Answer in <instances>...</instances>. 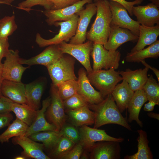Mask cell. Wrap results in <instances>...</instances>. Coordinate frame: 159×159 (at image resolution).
Instances as JSON below:
<instances>
[{
    "instance_id": "4316f807",
    "label": "cell",
    "mask_w": 159,
    "mask_h": 159,
    "mask_svg": "<svg viewBox=\"0 0 159 159\" xmlns=\"http://www.w3.org/2000/svg\"><path fill=\"white\" fill-rule=\"evenodd\" d=\"M44 83L39 80L25 85L28 104L35 110H39L44 89Z\"/></svg>"
},
{
    "instance_id": "30bf717a",
    "label": "cell",
    "mask_w": 159,
    "mask_h": 159,
    "mask_svg": "<svg viewBox=\"0 0 159 159\" xmlns=\"http://www.w3.org/2000/svg\"><path fill=\"white\" fill-rule=\"evenodd\" d=\"M2 64L4 80L21 82L22 74L29 67H24L20 62L19 51L9 49Z\"/></svg>"
},
{
    "instance_id": "11a10c76",
    "label": "cell",
    "mask_w": 159,
    "mask_h": 159,
    "mask_svg": "<svg viewBox=\"0 0 159 159\" xmlns=\"http://www.w3.org/2000/svg\"><path fill=\"white\" fill-rule=\"evenodd\" d=\"M3 0H0V4H3Z\"/></svg>"
},
{
    "instance_id": "9c48e42d",
    "label": "cell",
    "mask_w": 159,
    "mask_h": 159,
    "mask_svg": "<svg viewBox=\"0 0 159 159\" xmlns=\"http://www.w3.org/2000/svg\"><path fill=\"white\" fill-rule=\"evenodd\" d=\"M109 1L112 13L110 25L127 29L138 36L140 24L138 22L131 18L127 9L122 5L113 1Z\"/></svg>"
},
{
    "instance_id": "ee69618b",
    "label": "cell",
    "mask_w": 159,
    "mask_h": 159,
    "mask_svg": "<svg viewBox=\"0 0 159 159\" xmlns=\"http://www.w3.org/2000/svg\"><path fill=\"white\" fill-rule=\"evenodd\" d=\"M9 46L8 38H0V62H1L2 58L5 57L8 53Z\"/></svg>"
},
{
    "instance_id": "836d02e7",
    "label": "cell",
    "mask_w": 159,
    "mask_h": 159,
    "mask_svg": "<svg viewBox=\"0 0 159 159\" xmlns=\"http://www.w3.org/2000/svg\"><path fill=\"white\" fill-rule=\"evenodd\" d=\"M56 86L63 101L77 93L79 83L77 80H70L60 83Z\"/></svg>"
},
{
    "instance_id": "ab89813d",
    "label": "cell",
    "mask_w": 159,
    "mask_h": 159,
    "mask_svg": "<svg viewBox=\"0 0 159 159\" xmlns=\"http://www.w3.org/2000/svg\"><path fill=\"white\" fill-rule=\"evenodd\" d=\"M83 146L80 142L77 144L67 153L60 158L64 159H78L80 158L83 150Z\"/></svg>"
},
{
    "instance_id": "8d00e7d4",
    "label": "cell",
    "mask_w": 159,
    "mask_h": 159,
    "mask_svg": "<svg viewBox=\"0 0 159 159\" xmlns=\"http://www.w3.org/2000/svg\"><path fill=\"white\" fill-rule=\"evenodd\" d=\"M37 5L43 6L46 10L51 9L53 6L47 0H26L19 3L16 8L29 13L32 7Z\"/></svg>"
},
{
    "instance_id": "277c9868",
    "label": "cell",
    "mask_w": 159,
    "mask_h": 159,
    "mask_svg": "<svg viewBox=\"0 0 159 159\" xmlns=\"http://www.w3.org/2000/svg\"><path fill=\"white\" fill-rule=\"evenodd\" d=\"M78 17L76 14L67 21L55 22L53 25L60 26L59 33L49 39L43 38L40 34L37 33L36 36V43L39 47H43L51 45L59 44L63 42L69 41L76 34Z\"/></svg>"
},
{
    "instance_id": "d6a6232c",
    "label": "cell",
    "mask_w": 159,
    "mask_h": 159,
    "mask_svg": "<svg viewBox=\"0 0 159 159\" xmlns=\"http://www.w3.org/2000/svg\"><path fill=\"white\" fill-rule=\"evenodd\" d=\"M148 100L153 101L159 105V84L151 74L142 89Z\"/></svg>"
},
{
    "instance_id": "ba28073f",
    "label": "cell",
    "mask_w": 159,
    "mask_h": 159,
    "mask_svg": "<svg viewBox=\"0 0 159 159\" xmlns=\"http://www.w3.org/2000/svg\"><path fill=\"white\" fill-rule=\"evenodd\" d=\"M60 49L63 54H67L77 59L84 66L88 74L92 72L90 56L93 42L88 40L81 44H73L63 42L59 44Z\"/></svg>"
},
{
    "instance_id": "2e32d148",
    "label": "cell",
    "mask_w": 159,
    "mask_h": 159,
    "mask_svg": "<svg viewBox=\"0 0 159 159\" xmlns=\"http://www.w3.org/2000/svg\"><path fill=\"white\" fill-rule=\"evenodd\" d=\"M64 54L59 48V44L49 45L38 55L28 59L20 58L21 64L29 66L41 65L47 67L54 63Z\"/></svg>"
},
{
    "instance_id": "3957f363",
    "label": "cell",
    "mask_w": 159,
    "mask_h": 159,
    "mask_svg": "<svg viewBox=\"0 0 159 159\" xmlns=\"http://www.w3.org/2000/svg\"><path fill=\"white\" fill-rule=\"evenodd\" d=\"M87 77L91 84L99 91L104 98L111 94L116 86L123 80L119 72L113 68L93 71L88 74Z\"/></svg>"
},
{
    "instance_id": "b9f144b4",
    "label": "cell",
    "mask_w": 159,
    "mask_h": 159,
    "mask_svg": "<svg viewBox=\"0 0 159 159\" xmlns=\"http://www.w3.org/2000/svg\"><path fill=\"white\" fill-rule=\"evenodd\" d=\"M53 6L51 9L56 10L61 9L70 6L80 0H47Z\"/></svg>"
},
{
    "instance_id": "ffe728a7",
    "label": "cell",
    "mask_w": 159,
    "mask_h": 159,
    "mask_svg": "<svg viewBox=\"0 0 159 159\" xmlns=\"http://www.w3.org/2000/svg\"><path fill=\"white\" fill-rule=\"evenodd\" d=\"M50 96L42 101V108L37 110L36 118L32 125L29 126L24 135L29 137L34 133L45 131H57L56 126L53 124L47 122L45 117V113L50 104Z\"/></svg>"
},
{
    "instance_id": "d6986e66",
    "label": "cell",
    "mask_w": 159,
    "mask_h": 159,
    "mask_svg": "<svg viewBox=\"0 0 159 159\" xmlns=\"http://www.w3.org/2000/svg\"><path fill=\"white\" fill-rule=\"evenodd\" d=\"M1 90L3 96L14 102L28 105L26 95L25 85L21 81L4 79Z\"/></svg>"
},
{
    "instance_id": "bcb514c9",
    "label": "cell",
    "mask_w": 159,
    "mask_h": 159,
    "mask_svg": "<svg viewBox=\"0 0 159 159\" xmlns=\"http://www.w3.org/2000/svg\"><path fill=\"white\" fill-rule=\"evenodd\" d=\"M140 62L144 65L145 67H147L149 69H151L155 75L158 81L159 82V71L158 70L155 68L152 67L150 65L146 62L144 60H142L140 61Z\"/></svg>"
},
{
    "instance_id": "603a6c76",
    "label": "cell",
    "mask_w": 159,
    "mask_h": 159,
    "mask_svg": "<svg viewBox=\"0 0 159 159\" xmlns=\"http://www.w3.org/2000/svg\"><path fill=\"white\" fill-rule=\"evenodd\" d=\"M134 93L127 82L124 79L122 82L115 87L111 94L121 113L127 109Z\"/></svg>"
},
{
    "instance_id": "f1b7e54d",
    "label": "cell",
    "mask_w": 159,
    "mask_h": 159,
    "mask_svg": "<svg viewBox=\"0 0 159 159\" xmlns=\"http://www.w3.org/2000/svg\"><path fill=\"white\" fill-rule=\"evenodd\" d=\"M139 136L137 139L138 150L133 155L125 156V159H152L153 155L148 145L147 133L140 129L137 130Z\"/></svg>"
},
{
    "instance_id": "60d3db41",
    "label": "cell",
    "mask_w": 159,
    "mask_h": 159,
    "mask_svg": "<svg viewBox=\"0 0 159 159\" xmlns=\"http://www.w3.org/2000/svg\"><path fill=\"white\" fill-rule=\"evenodd\" d=\"M95 2L100 0H93ZM112 1L119 3L124 6L130 16L133 15L132 8L134 5L140 4L143 0H135L132 1H127L125 0H105Z\"/></svg>"
},
{
    "instance_id": "7a4b0ae2",
    "label": "cell",
    "mask_w": 159,
    "mask_h": 159,
    "mask_svg": "<svg viewBox=\"0 0 159 159\" xmlns=\"http://www.w3.org/2000/svg\"><path fill=\"white\" fill-rule=\"evenodd\" d=\"M97 7L96 16L86 38L93 43L104 45L107 42L110 28L112 13L108 1L100 0L95 2Z\"/></svg>"
},
{
    "instance_id": "c3c4849f",
    "label": "cell",
    "mask_w": 159,
    "mask_h": 159,
    "mask_svg": "<svg viewBox=\"0 0 159 159\" xmlns=\"http://www.w3.org/2000/svg\"><path fill=\"white\" fill-rule=\"evenodd\" d=\"M2 64L1 62H0V97L3 96L1 90L2 82L4 80L2 76Z\"/></svg>"
},
{
    "instance_id": "d590c367",
    "label": "cell",
    "mask_w": 159,
    "mask_h": 159,
    "mask_svg": "<svg viewBox=\"0 0 159 159\" xmlns=\"http://www.w3.org/2000/svg\"><path fill=\"white\" fill-rule=\"evenodd\" d=\"M17 28L14 15L4 16L0 19V38H8Z\"/></svg>"
},
{
    "instance_id": "5b68a950",
    "label": "cell",
    "mask_w": 159,
    "mask_h": 159,
    "mask_svg": "<svg viewBox=\"0 0 159 159\" xmlns=\"http://www.w3.org/2000/svg\"><path fill=\"white\" fill-rule=\"evenodd\" d=\"M75 61L70 56L64 54L60 58L47 68L52 81L57 85L60 83L70 80H77L74 72Z\"/></svg>"
},
{
    "instance_id": "74e56055",
    "label": "cell",
    "mask_w": 159,
    "mask_h": 159,
    "mask_svg": "<svg viewBox=\"0 0 159 159\" xmlns=\"http://www.w3.org/2000/svg\"><path fill=\"white\" fill-rule=\"evenodd\" d=\"M63 101L64 108L68 110L77 109L89 105L86 100L77 93Z\"/></svg>"
},
{
    "instance_id": "9a60e30c",
    "label": "cell",
    "mask_w": 159,
    "mask_h": 159,
    "mask_svg": "<svg viewBox=\"0 0 159 159\" xmlns=\"http://www.w3.org/2000/svg\"><path fill=\"white\" fill-rule=\"evenodd\" d=\"M78 74L79 87L77 93L89 104H97L101 102L104 98L100 92L95 90L92 86L87 77V72L84 68H81Z\"/></svg>"
},
{
    "instance_id": "8992f818",
    "label": "cell",
    "mask_w": 159,
    "mask_h": 159,
    "mask_svg": "<svg viewBox=\"0 0 159 159\" xmlns=\"http://www.w3.org/2000/svg\"><path fill=\"white\" fill-rule=\"evenodd\" d=\"M90 55L93 61V71L111 68L115 70L119 67L121 54L117 50H107L102 44L93 43Z\"/></svg>"
},
{
    "instance_id": "8fae6325",
    "label": "cell",
    "mask_w": 159,
    "mask_h": 159,
    "mask_svg": "<svg viewBox=\"0 0 159 159\" xmlns=\"http://www.w3.org/2000/svg\"><path fill=\"white\" fill-rule=\"evenodd\" d=\"M97 11L95 3H89L77 14L78 15L77 30L75 35L70 39L69 43L73 44L84 43L86 39L87 29L91 20Z\"/></svg>"
},
{
    "instance_id": "44dd1931",
    "label": "cell",
    "mask_w": 159,
    "mask_h": 159,
    "mask_svg": "<svg viewBox=\"0 0 159 159\" xmlns=\"http://www.w3.org/2000/svg\"><path fill=\"white\" fill-rule=\"evenodd\" d=\"M95 143L92 151V158L117 159L120 158V143L109 141Z\"/></svg>"
},
{
    "instance_id": "f907efd6",
    "label": "cell",
    "mask_w": 159,
    "mask_h": 159,
    "mask_svg": "<svg viewBox=\"0 0 159 159\" xmlns=\"http://www.w3.org/2000/svg\"><path fill=\"white\" fill-rule=\"evenodd\" d=\"M15 0H3V4L10 5Z\"/></svg>"
},
{
    "instance_id": "f5cc1de1",
    "label": "cell",
    "mask_w": 159,
    "mask_h": 159,
    "mask_svg": "<svg viewBox=\"0 0 159 159\" xmlns=\"http://www.w3.org/2000/svg\"><path fill=\"white\" fill-rule=\"evenodd\" d=\"M14 159H26V158L22 156V155L20 156H17L14 158Z\"/></svg>"
},
{
    "instance_id": "4dcf8cb0",
    "label": "cell",
    "mask_w": 159,
    "mask_h": 159,
    "mask_svg": "<svg viewBox=\"0 0 159 159\" xmlns=\"http://www.w3.org/2000/svg\"><path fill=\"white\" fill-rule=\"evenodd\" d=\"M28 127L26 124L16 118L0 135V143L2 144L8 142L11 138L24 135Z\"/></svg>"
},
{
    "instance_id": "7c38bea8",
    "label": "cell",
    "mask_w": 159,
    "mask_h": 159,
    "mask_svg": "<svg viewBox=\"0 0 159 159\" xmlns=\"http://www.w3.org/2000/svg\"><path fill=\"white\" fill-rule=\"evenodd\" d=\"M79 132L80 142L83 147L91 150L97 142L112 141L120 143L124 140L122 138H115L110 136L104 130L91 128L86 125L81 126Z\"/></svg>"
},
{
    "instance_id": "83f0119b",
    "label": "cell",
    "mask_w": 159,
    "mask_h": 159,
    "mask_svg": "<svg viewBox=\"0 0 159 159\" xmlns=\"http://www.w3.org/2000/svg\"><path fill=\"white\" fill-rule=\"evenodd\" d=\"M159 56V40H157L146 48L127 53L125 59L128 62H139L148 58H157Z\"/></svg>"
},
{
    "instance_id": "52a82bcc",
    "label": "cell",
    "mask_w": 159,
    "mask_h": 159,
    "mask_svg": "<svg viewBox=\"0 0 159 159\" xmlns=\"http://www.w3.org/2000/svg\"><path fill=\"white\" fill-rule=\"evenodd\" d=\"M51 101L45 112L47 119L54 124L57 131H59L64 125L66 119L63 100L61 98L57 87L52 84L50 88Z\"/></svg>"
},
{
    "instance_id": "7bdbcfd3",
    "label": "cell",
    "mask_w": 159,
    "mask_h": 159,
    "mask_svg": "<svg viewBox=\"0 0 159 159\" xmlns=\"http://www.w3.org/2000/svg\"><path fill=\"white\" fill-rule=\"evenodd\" d=\"M12 102L10 100L3 95L0 97V114L11 112V106Z\"/></svg>"
},
{
    "instance_id": "5bb4252c",
    "label": "cell",
    "mask_w": 159,
    "mask_h": 159,
    "mask_svg": "<svg viewBox=\"0 0 159 159\" xmlns=\"http://www.w3.org/2000/svg\"><path fill=\"white\" fill-rule=\"evenodd\" d=\"M12 142L15 145H19L23 150L21 155L27 158L50 159L43 151V144L38 143L24 135L13 137Z\"/></svg>"
},
{
    "instance_id": "484cf974",
    "label": "cell",
    "mask_w": 159,
    "mask_h": 159,
    "mask_svg": "<svg viewBox=\"0 0 159 159\" xmlns=\"http://www.w3.org/2000/svg\"><path fill=\"white\" fill-rule=\"evenodd\" d=\"M68 111L70 120L76 126L92 125L94 123L95 114L90 110L88 105Z\"/></svg>"
},
{
    "instance_id": "e0dca14e",
    "label": "cell",
    "mask_w": 159,
    "mask_h": 159,
    "mask_svg": "<svg viewBox=\"0 0 159 159\" xmlns=\"http://www.w3.org/2000/svg\"><path fill=\"white\" fill-rule=\"evenodd\" d=\"M138 38V36L127 29L110 25L108 39L103 46L107 49L115 51L124 43L129 41L135 42Z\"/></svg>"
},
{
    "instance_id": "816d5d0a",
    "label": "cell",
    "mask_w": 159,
    "mask_h": 159,
    "mask_svg": "<svg viewBox=\"0 0 159 159\" xmlns=\"http://www.w3.org/2000/svg\"><path fill=\"white\" fill-rule=\"evenodd\" d=\"M151 3L154 4L158 7H159V0H149Z\"/></svg>"
},
{
    "instance_id": "7402d4cb",
    "label": "cell",
    "mask_w": 159,
    "mask_h": 159,
    "mask_svg": "<svg viewBox=\"0 0 159 159\" xmlns=\"http://www.w3.org/2000/svg\"><path fill=\"white\" fill-rule=\"evenodd\" d=\"M149 69L147 67L132 70L127 69L125 71L119 72L123 79L128 83L131 89L134 92L142 89L147 81V73Z\"/></svg>"
},
{
    "instance_id": "db71d44e",
    "label": "cell",
    "mask_w": 159,
    "mask_h": 159,
    "mask_svg": "<svg viewBox=\"0 0 159 159\" xmlns=\"http://www.w3.org/2000/svg\"><path fill=\"white\" fill-rule=\"evenodd\" d=\"M87 157L86 155L84 154L82 155V156L81 157L82 159H86L87 158Z\"/></svg>"
},
{
    "instance_id": "d4e9b609",
    "label": "cell",
    "mask_w": 159,
    "mask_h": 159,
    "mask_svg": "<svg viewBox=\"0 0 159 159\" xmlns=\"http://www.w3.org/2000/svg\"><path fill=\"white\" fill-rule=\"evenodd\" d=\"M147 101L142 89L134 92L127 108L129 113L128 119L129 122L135 120L140 127H142L143 124L139 119V115L142 106Z\"/></svg>"
},
{
    "instance_id": "7dc6e473",
    "label": "cell",
    "mask_w": 159,
    "mask_h": 159,
    "mask_svg": "<svg viewBox=\"0 0 159 159\" xmlns=\"http://www.w3.org/2000/svg\"><path fill=\"white\" fill-rule=\"evenodd\" d=\"M157 105L155 102L152 101L149 102L144 105L143 110L145 111L151 112L154 109L155 106Z\"/></svg>"
},
{
    "instance_id": "ac0fdd59",
    "label": "cell",
    "mask_w": 159,
    "mask_h": 159,
    "mask_svg": "<svg viewBox=\"0 0 159 159\" xmlns=\"http://www.w3.org/2000/svg\"><path fill=\"white\" fill-rule=\"evenodd\" d=\"M158 8L151 3L145 6H134L132 13L140 25L153 26L159 24Z\"/></svg>"
},
{
    "instance_id": "681fc988",
    "label": "cell",
    "mask_w": 159,
    "mask_h": 159,
    "mask_svg": "<svg viewBox=\"0 0 159 159\" xmlns=\"http://www.w3.org/2000/svg\"><path fill=\"white\" fill-rule=\"evenodd\" d=\"M148 116L150 117L156 119L158 120H159V114L155 113L153 112H150L148 113Z\"/></svg>"
},
{
    "instance_id": "6da1fadb",
    "label": "cell",
    "mask_w": 159,
    "mask_h": 159,
    "mask_svg": "<svg viewBox=\"0 0 159 159\" xmlns=\"http://www.w3.org/2000/svg\"><path fill=\"white\" fill-rule=\"evenodd\" d=\"M88 106L95 114L94 128H97L106 124H114L132 130L130 126L118 108L111 94L107 96L100 103L89 104Z\"/></svg>"
},
{
    "instance_id": "f546056e",
    "label": "cell",
    "mask_w": 159,
    "mask_h": 159,
    "mask_svg": "<svg viewBox=\"0 0 159 159\" xmlns=\"http://www.w3.org/2000/svg\"><path fill=\"white\" fill-rule=\"evenodd\" d=\"M11 110L15 114L16 118L29 126L33 122L37 115V110L26 104L13 102L11 104Z\"/></svg>"
},
{
    "instance_id": "1f68e13d",
    "label": "cell",
    "mask_w": 159,
    "mask_h": 159,
    "mask_svg": "<svg viewBox=\"0 0 159 159\" xmlns=\"http://www.w3.org/2000/svg\"><path fill=\"white\" fill-rule=\"evenodd\" d=\"M61 136L59 131H45L34 133L28 137L35 141L42 142L44 147L51 150Z\"/></svg>"
},
{
    "instance_id": "4fadbf2b",
    "label": "cell",
    "mask_w": 159,
    "mask_h": 159,
    "mask_svg": "<svg viewBox=\"0 0 159 159\" xmlns=\"http://www.w3.org/2000/svg\"><path fill=\"white\" fill-rule=\"evenodd\" d=\"M92 0H80L70 6L61 9L45 10L42 12L47 17L46 22L48 25L51 26L56 22L69 20L74 14L82 9L85 4L92 3Z\"/></svg>"
},
{
    "instance_id": "f6af8a7d",
    "label": "cell",
    "mask_w": 159,
    "mask_h": 159,
    "mask_svg": "<svg viewBox=\"0 0 159 159\" xmlns=\"http://www.w3.org/2000/svg\"><path fill=\"white\" fill-rule=\"evenodd\" d=\"M13 119V116L10 112L0 114V130L8 126Z\"/></svg>"
},
{
    "instance_id": "e575fe53",
    "label": "cell",
    "mask_w": 159,
    "mask_h": 159,
    "mask_svg": "<svg viewBox=\"0 0 159 159\" xmlns=\"http://www.w3.org/2000/svg\"><path fill=\"white\" fill-rule=\"evenodd\" d=\"M74 144L68 139L61 136L55 146L51 150L50 156L55 158H60L72 149Z\"/></svg>"
},
{
    "instance_id": "f35d334b",
    "label": "cell",
    "mask_w": 159,
    "mask_h": 159,
    "mask_svg": "<svg viewBox=\"0 0 159 159\" xmlns=\"http://www.w3.org/2000/svg\"><path fill=\"white\" fill-rule=\"evenodd\" d=\"M59 132L62 136L67 138L74 144L80 141V137L79 132L76 128L72 125H64Z\"/></svg>"
},
{
    "instance_id": "cb8c5ba5",
    "label": "cell",
    "mask_w": 159,
    "mask_h": 159,
    "mask_svg": "<svg viewBox=\"0 0 159 159\" xmlns=\"http://www.w3.org/2000/svg\"><path fill=\"white\" fill-rule=\"evenodd\" d=\"M139 34L136 45L131 50L133 52L144 48L157 40L159 35V24L153 26H147L141 25L139 26Z\"/></svg>"
}]
</instances>
